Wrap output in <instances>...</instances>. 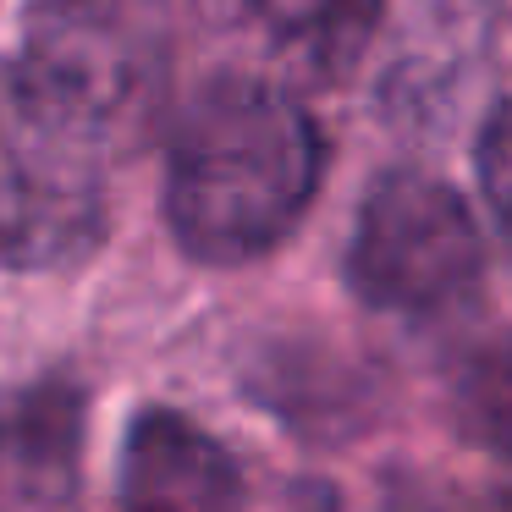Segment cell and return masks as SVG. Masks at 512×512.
<instances>
[{
    "label": "cell",
    "mask_w": 512,
    "mask_h": 512,
    "mask_svg": "<svg viewBox=\"0 0 512 512\" xmlns=\"http://www.w3.org/2000/svg\"><path fill=\"white\" fill-rule=\"evenodd\" d=\"M446 413L468 446L512 463V325L457 358L446 380Z\"/></svg>",
    "instance_id": "8"
},
{
    "label": "cell",
    "mask_w": 512,
    "mask_h": 512,
    "mask_svg": "<svg viewBox=\"0 0 512 512\" xmlns=\"http://www.w3.org/2000/svg\"><path fill=\"white\" fill-rule=\"evenodd\" d=\"M23 50L100 94L133 133L149 127L166 89L160 0H45L23 28Z\"/></svg>",
    "instance_id": "4"
},
{
    "label": "cell",
    "mask_w": 512,
    "mask_h": 512,
    "mask_svg": "<svg viewBox=\"0 0 512 512\" xmlns=\"http://www.w3.org/2000/svg\"><path fill=\"white\" fill-rule=\"evenodd\" d=\"M237 12L292 67L342 78L369 50L386 0H237Z\"/></svg>",
    "instance_id": "7"
},
{
    "label": "cell",
    "mask_w": 512,
    "mask_h": 512,
    "mask_svg": "<svg viewBox=\"0 0 512 512\" xmlns=\"http://www.w3.org/2000/svg\"><path fill=\"white\" fill-rule=\"evenodd\" d=\"M133 127L78 78L17 45L0 61V265L72 270L111 232V171Z\"/></svg>",
    "instance_id": "2"
},
{
    "label": "cell",
    "mask_w": 512,
    "mask_h": 512,
    "mask_svg": "<svg viewBox=\"0 0 512 512\" xmlns=\"http://www.w3.org/2000/svg\"><path fill=\"white\" fill-rule=\"evenodd\" d=\"M474 171H479V193H485L490 215L501 226V243L512 254V100H501L485 116L474 144Z\"/></svg>",
    "instance_id": "9"
},
{
    "label": "cell",
    "mask_w": 512,
    "mask_h": 512,
    "mask_svg": "<svg viewBox=\"0 0 512 512\" xmlns=\"http://www.w3.org/2000/svg\"><path fill=\"white\" fill-rule=\"evenodd\" d=\"M320 177L325 138L298 94L243 72L210 78L171 122V243L193 265H254L303 226Z\"/></svg>",
    "instance_id": "1"
},
{
    "label": "cell",
    "mask_w": 512,
    "mask_h": 512,
    "mask_svg": "<svg viewBox=\"0 0 512 512\" xmlns=\"http://www.w3.org/2000/svg\"><path fill=\"white\" fill-rule=\"evenodd\" d=\"M0 512H83V386L45 375L0 397Z\"/></svg>",
    "instance_id": "5"
},
{
    "label": "cell",
    "mask_w": 512,
    "mask_h": 512,
    "mask_svg": "<svg viewBox=\"0 0 512 512\" xmlns=\"http://www.w3.org/2000/svg\"><path fill=\"white\" fill-rule=\"evenodd\" d=\"M243 479L215 435L171 408H144L122 446V512H237Z\"/></svg>",
    "instance_id": "6"
},
{
    "label": "cell",
    "mask_w": 512,
    "mask_h": 512,
    "mask_svg": "<svg viewBox=\"0 0 512 512\" xmlns=\"http://www.w3.org/2000/svg\"><path fill=\"white\" fill-rule=\"evenodd\" d=\"M342 276L375 314H446L485 276V237L468 199L435 171H380L353 215Z\"/></svg>",
    "instance_id": "3"
}]
</instances>
